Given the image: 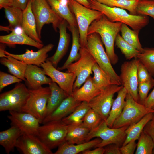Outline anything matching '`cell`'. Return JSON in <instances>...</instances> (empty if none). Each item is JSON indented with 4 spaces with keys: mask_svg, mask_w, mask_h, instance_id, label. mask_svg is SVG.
Here are the masks:
<instances>
[{
    "mask_svg": "<svg viewBox=\"0 0 154 154\" xmlns=\"http://www.w3.org/2000/svg\"><path fill=\"white\" fill-rule=\"evenodd\" d=\"M4 9L6 17L9 23V26L12 29L16 27L21 26L23 10L12 6L6 7Z\"/></svg>",
    "mask_w": 154,
    "mask_h": 154,
    "instance_id": "40",
    "label": "cell"
},
{
    "mask_svg": "<svg viewBox=\"0 0 154 154\" xmlns=\"http://www.w3.org/2000/svg\"><path fill=\"white\" fill-rule=\"evenodd\" d=\"M102 141L99 137L83 143L73 144L66 141L60 145L54 154H77L94 147Z\"/></svg>",
    "mask_w": 154,
    "mask_h": 154,
    "instance_id": "26",
    "label": "cell"
},
{
    "mask_svg": "<svg viewBox=\"0 0 154 154\" xmlns=\"http://www.w3.org/2000/svg\"><path fill=\"white\" fill-rule=\"evenodd\" d=\"M12 6L21 9L23 11L26 8L29 0H11Z\"/></svg>",
    "mask_w": 154,
    "mask_h": 154,
    "instance_id": "50",
    "label": "cell"
},
{
    "mask_svg": "<svg viewBox=\"0 0 154 154\" xmlns=\"http://www.w3.org/2000/svg\"><path fill=\"white\" fill-rule=\"evenodd\" d=\"M117 93V97L114 100L109 116L105 121L108 126L111 128H112L114 122L119 116L125 106L127 92L123 87Z\"/></svg>",
    "mask_w": 154,
    "mask_h": 154,
    "instance_id": "29",
    "label": "cell"
},
{
    "mask_svg": "<svg viewBox=\"0 0 154 154\" xmlns=\"http://www.w3.org/2000/svg\"><path fill=\"white\" fill-rule=\"evenodd\" d=\"M139 1H145V0H153L154 1V0H138Z\"/></svg>",
    "mask_w": 154,
    "mask_h": 154,
    "instance_id": "56",
    "label": "cell"
},
{
    "mask_svg": "<svg viewBox=\"0 0 154 154\" xmlns=\"http://www.w3.org/2000/svg\"><path fill=\"white\" fill-rule=\"evenodd\" d=\"M84 6L91 9L90 3L88 0H75Z\"/></svg>",
    "mask_w": 154,
    "mask_h": 154,
    "instance_id": "54",
    "label": "cell"
},
{
    "mask_svg": "<svg viewBox=\"0 0 154 154\" xmlns=\"http://www.w3.org/2000/svg\"><path fill=\"white\" fill-rule=\"evenodd\" d=\"M46 1L53 11L67 22L69 26L77 27L76 19L70 7L68 0Z\"/></svg>",
    "mask_w": 154,
    "mask_h": 154,
    "instance_id": "22",
    "label": "cell"
},
{
    "mask_svg": "<svg viewBox=\"0 0 154 154\" xmlns=\"http://www.w3.org/2000/svg\"><path fill=\"white\" fill-rule=\"evenodd\" d=\"M137 76L138 83L149 81L153 78L146 67L139 61L137 67Z\"/></svg>",
    "mask_w": 154,
    "mask_h": 154,
    "instance_id": "45",
    "label": "cell"
},
{
    "mask_svg": "<svg viewBox=\"0 0 154 154\" xmlns=\"http://www.w3.org/2000/svg\"><path fill=\"white\" fill-rule=\"evenodd\" d=\"M22 80L15 76L2 71H0V91L5 87L15 83L20 82Z\"/></svg>",
    "mask_w": 154,
    "mask_h": 154,
    "instance_id": "44",
    "label": "cell"
},
{
    "mask_svg": "<svg viewBox=\"0 0 154 154\" xmlns=\"http://www.w3.org/2000/svg\"><path fill=\"white\" fill-rule=\"evenodd\" d=\"M67 28L71 32L72 41V47L69 56L62 66L57 69L60 71L66 69L67 67L74 62L78 60L80 57L79 52L81 45L80 43V34L78 29L74 26H68Z\"/></svg>",
    "mask_w": 154,
    "mask_h": 154,
    "instance_id": "31",
    "label": "cell"
},
{
    "mask_svg": "<svg viewBox=\"0 0 154 154\" xmlns=\"http://www.w3.org/2000/svg\"><path fill=\"white\" fill-rule=\"evenodd\" d=\"M68 127L62 120L50 121L39 126L37 136L52 150L65 141Z\"/></svg>",
    "mask_w": 154,
    "mask_h": 154,
    "instance_id": "5",
    "label": "cell"
},
{
    "mask_svg": "<svg viewBox=\"0 0 154 154\" xmlns=\"http://www.w3.org/2000/svg\"><path fill=\"white\" fill-rule=\"evenodd\" d=\"M152 112H154V110L147 108L137 102L127 93L125 106L112 128H118L129 126L138 121L147 114Z\"/></svg>",
    "mask_w": 154,
    "mask_h": 154,
    "instance_id": "6",
    "label": "cell"
},
{
    "mask_svg": "<svg viewBox=\"0 0 154 154\" xmlns=\"http://www.w3.org/2000/svg\"><path fill=\"white\" fill-rule=\"evenodd\" d=\"M99 2L111 7H117L128 10L130 14L137 15L136 8L138 0H96Z\"/></svg>",
    "mask_w": 154,
    "mask_h": 154,
    "instance_id": "35",
    "label": "cell"
},
{
    "mask_svg": "<svg viewBox=\"0 0 154 154\" xmlns=\"http://www.w3.org/2000/svg\"><path fill=\"white\" fill-rule=\"evenodd\" d=\"M46 75L56 83L68 95H72L74 81L76 78L73 73L64 72L56 69L48 60L40 66Z\"/></svg>",
    "mask_w": 154,
    "mask_h": 154,
    "instance_id": "14",
    "label": "cell"
},
{
    "mask_svg": "<svg viewBox=\"0 0 154 154\" xmlns=\"http://www.w3.org/2000/svg\"><path fill=\"white\" fill-rule=\"evenodd\" d=\"M70 7L76 18L80 34L81 47L86 48L88 28L95 20L104 14L88 8L75 0H68Z\"/></svg>",
    "mask_w": 154,
    "mask_h": 154,
    "instance_id": "4",
    "label": "cell"
},
{
    "mask_svg": "<svg viewBox=\"0 0 154 154\" xmlns=\"http://www.w3.org/2000/svg\"><path fill=\"white\" fill-rule=\"evenodd\" d=\"M123 87L112 84L108 86L88 103L91 108L96 111L103 120L107 119L114 101V94Z\"/></svg>",
    "mask_w": 154,
    "mask_h": 154,
    "instance_id": "12",
    "label": "cell"
},
{
    "mask_svg": "<svg viewBox=\"0 0 154 154\" xmlns=\"http://www.w3.org/2000/svg\"><path fill=\"white\" fill-rule=\"evenodd\" d=\"M122 24L121 22L112 21L103 14L91 23L88 30L87 35L94 33L100 35L106 52L113 65L117 64L119 60L114 52V44Z\"/></svg>",
    "mask_w": 154,
    "mask_h": 154,
    "instance_id": "1",
    "label": "cell"
},
{
    "mask_svg": "<svg viewBox=\"0 0 154 154\" xmlns=\"http://www.w3.org/2000/svg\"><path fill=\"white\" fill-rule=\"evenodd\" d=\"M154 143L151 137L143 131L138 139L135 154L153 153Z\"/></svg>",
    "mask_w": 154,
    "mask_h": 154,
    "instance_id": "37",
    "label": "cell"
},
{
    "mask_svg": "<svg viewBox=\"0 0 154 154\" xmlns=\"http://www.w3.org/2000/svg\"><path fill=\"white\" fill-rule=\"evenodd\" d=\"M29 94V90L23 83H17L10 90L0 95V111H20Z\"/></svg>",
    "mask_w": 154,
    "mask_h": 154,
    "instance_id": "11",
    "label": "cell"
},
{
    "mask_svg": "<svg viewBox=\"0 0 154 154\" xmlns=\"http://www.w3.org/2000/svg\"><path fill=\"white\" fill-rule=\"evenodd\" d=\"M103 120L98 114L91 108L85 115L82 122L85 126L91 130L98 126Z\"/></svg>",
    "mask_w": 154,
    "mask_h": 154,
    "instance_id": "41",
    "label": "cell"
},
{
    "mask_svg": "<svg viewBox=\"0 0 154 154\" xmlns=\"http://www.w3.org/2000/svg\"><path fill=\"white\" fill-rule=\"evenodd\" d=\"M143 104L147 108L154 110V86L153 90L148 96Z\"/></svg>",
    "mask_w": 154,
    "mask_h": 154,
    "instance_id": "49",
    "label": "cell"
},
{
    "mask_svg": "<svg viewBox=\"0 0 154 154\" xmlns=\"http://www.w3.org/2000/svg\"><path fill=\"white\" fill-rule=\"evenodd\" d=\"M88 1L91 9L101 12L112 21L124 23L133 30L140 31L149 23V18L148 16L132 15L124 9L109 7L96 0Z\"/></svg>",
    "mask_w": 154,
    "mask_h": 154,
    "instance_id": "2",
    "label": "cell"
},
{
    "mask_svg": "<svg viewBox=\"0 0 154 154\" xmlns=\"http://www.w3.org/2000/svg\"><path fill=\"white\" fill-rule=\"evenodd\" d=\"M68 25L67 22L64 19L60 24L58 27L60 37L57 49L52 56L47 59L56 68L59 62L66 54L68 49L70 41V35L67 32Z\"/></svg>",
    "mask_w": 154,
    "mask_h": 154,
    "instance_id": "18",
    "label": "cell"
},
{
    "mask_svg": "<svg viewBox=\"0 0 154 154\" xmlns=\"http://www.w3.org/2000/svg\"><path fill=\"white\" fill-rule=\"evenodd\" d=\"M12 6L11 0H0V9Z\"/></svg>",
    "mask_w": 154,
    "mask_h": 154,
    "instance_id": "52",
    "label": "cell"
},
{
    "mask_svg": "<svg viewBox=\"0 0 154 154\" xmlns=\"http://www.w3.org/2000/svg\"><path fill=\"white\" fill-rule=\"evenodd\" d=\"M81 102L76 100L72 95L68 96L52 113L44 118L42 123L62 120L71 113Z\"/></svg>",
    "mask_w": 154,
    "mask_h": 154,
    "instance_id": "20",
    "label": "cell"
},
{
    "mask_svg": "<svg viewBox=\"0 0 154 154\" xmlns=\"http://www.w3.org/2000/svg\"><path fill=\"white\" fill-rule=\"evenodd\" d=\"M105 149L104 147H98L92 150L88 149L82 152L83 154H103Z\"/></svg>",
    "mask_w": 154,
    "mask_h": 154,
    "instance_id": "51",
    "label": "cell"
},
{
    "mask_svg": "<svg viewBox=\"0 0 154 154\" xmlns=\"http://www.w3.org/2000/svg\"><path fill=\"white\" fill-rule=\"evenodd\" d=\"M0 63L7 67L9 72L17 78L26 81L25 74L27 65L11 56L1 58Z\"/></svg>",
    "mask_w": 154,
    "mask_h": 154,
    "instance_id": "30",
    "label": "cell"
},
{
    "mask_svg": "<svg viewBox=\"0 0 154 154\" xmlns=\"http://www.w3.org/2000/svg\"><path fill=\"white\" fill-rule=\"evenodd\" d=\"M48 85L51 93L47 102L45 117L52 113L69 96L56 83L52 81Z\"/></svg>",
    "mask_w": 154,
    "mask_h": 154,
    "instance_id": "27",
    "label": "cell"
},
{
    "mask_svg": "<svg viewBox=\"0 0 154 154\" xmlns=\"http://www.w3.org/2000/svg\"><path fill=\"white\" fill-rule=\"evenodd\" d=\"M129 126H125L118 128L109 127L105 121L103 120L96 127L90 130L86 142L90 141L94 137H99L101 141L94 148L104 147L110 144H115L121 147L127 136L125 131Z\"/></svg>",
    "mask_w": 154,
    "mask_h": 154,
    "instance_id": "8",
    "label": "cell"
},
{
    "mask_svg": "<svg viewBox=\"0 0 154 154\" xmlns=\"http://www.w3.org/2000/svg\"><path fill=\"white\" fill-rule=\"evenodd\" d=\"M104 147L105 154H121L120 147L115 144H110Z\"/></svg>",
    "mask_w": 154,
    "mask_h": 154,
    "instance_id": "48",
    "label": "cell"
},
{
    "mask_svg": "<svg viewBox=\"0 0 154 154\" xmlns=\"http://www.w3.org/2000/svg\"><path fill=\"white\" fill-rule=\"evenodd\" d=\"M121 36L127 42L142 52L144 48L140 43L139 38V31L131 30L127 25L122 23L121 29Z\"/></svg>",
    "mask_w": 154,
    "mask_h": 154,
    "instance_id": "34",
    "label": "cell"
},
{
    "mask_svg": "<svg viewBox=\"0 0 154 154\" xmlns=\"http://www.w3.org/2000/svg\"><path fill=\"white\" fill-rule=\"evenodd\" d=\"M80 57L74 63H72L66 68V72L74 73L76 76L73 91L80 88L86 79L92 73V68L96 62L86 48L81 47Z\"/></svg>",
    "mask_w": 154,
    "mask_h": 154,
    "instance_id": "10",
    "label": "cell"
},
{
    "mask_svg": "<svg viewBox=\"0 0 154 154\" xmlns=\"http://www.w3.org/2000/svg\"><path fill=\"white\" fill-rule=\"evenodd\" d=\"M43 69L38 66L28 65L25 74V77L29 89H37L44 84H49L52 82L50 78L47 77Z\"/></svg>",
    "mask_w": 154,
    "mask_h": 154,
    "instance_id": "19",
    "label": "cell"
},
{
    "mask_svg": "<svg viewBox=\"0 0 154 154\" xmlns=\"http://www.w3.org/2000/svg\"><path fill=\"white\" fill-rule=\"evenodd\" d=\"M136 141H130L124 145L120 147L121 154H133L136 149L137 143Z\"/></svg>",
    "mask_w": 154,
    "mask_h": 154,
    "instance_id": "46",
    "label": "cell"
},
{
    "mask_svg": "<svg viewBox=\"0 0 154 154\" xmlns=\"http://www.w3.org/2000/svg\"><path fill=\"white\" fill-rule=\"evenodd\" d=\"M153 113L147 114L138 121L128 127L125 131L127 136L122 146L131 141L138 140L145 127L152 118Z\"/></svg>",
    "mask_w": 154,
    "mask_h": 154,
    "instance_id": "32",
    "label": "cell"
},
{
    "mask_svg": "<svg viewBox=\"0 0 154 154\" xmlns=\"http://www.w3.org/2000/svg\"><path fill=\"white\" fill-rule=\"evenodd\" d=\"M143 131L151 137L154 143V112L152 118L146 125ZM153 153L154 154V148Z\"/></svg>",
    "mask_w": 154,
    "mask_h": 154,
    "instance_id": "47",
    "label": "cell"
},
{
    "mask_svg": "<svg viewBox=\"0 0 154 154\" xmlns=\"http://www.w3.org/2000/svg\"><path fill=\"white\" fill-rule=\"evenodd\" d=\"M139 60L136 58L124 62L121 67L119 77L122 85L127 90V93L138 102L137 76V67Z\"/></svg>",
    "mask_w": 154,
    "mask_h": 154,
    "instance_id": "13",
    "label": "cell"
},
{
    "mask_svg": "<svg viewBox=\"0 0 154 154\" xmlns=\"http://www.w3.org/2000/svg\"><path fill=\"white\" fill-rule=\"evenodd\" d=\"M90 131L82 122L68 125L65 141L73 144L83 143L86 142Z\"/></svg>",
    "mask_w": 154,
    "mask_h": 154,
    "instance_id": "25",
    "label": "cell"
},
{
    "mask_svg": "<svg viewBox=\"0 0 154 154\" xmlns=\"http://www.w3.org/2000/svg\"><path fill=\"white\" fill-rule=\"evenodd\" d=\"M12 29L9 26H0V31H4L7 32H9V31H12Z\"/></svg>",
    "mask_w": 154,
    "mask_h": 154,
    "instance_id": "55",
    "label": "cell"
},
{
    "mask_svg": "<svg viewBox=\"0 0 154 154\" xmlns=\"http://www.w3.org/2000/svg\"><path fill=\"white\" fill-rule=\"evenodd\" d=\"M92 71L94 73V76L92 77L93 82L101 90L108 86L113 84L109 76L96 62L93 65Z\"/></svg>",
    "mask_w": 154,
    "mask_h": 154,
    "instance_id": "36",
    "label": "cell"
},
{
    "mask_svg": "<svg viewBox=\"0 0 154 154\" xmlns=\"http://www.w3.org/2000/svg\"><path fill=\"white\" fill-rule=\"evenodd\" d=\"M54 46L53 44H49L35 52L27 49L24 53L20 54H12L6 50L5 53L6 55L13 57L27 65H34L39 66L46 61L48 56V53Z\"/></svg>",
    "mask_w": 154,
    "mask_h": 154,
    "instance_id": "17",
    "label": "cell"
},
{
    "mask_svg": "<svg viewBox=\"0 0 154 154\" xmlns=\"http://www.w3.org/2000/svg\"><path fill=\"white\" fill-rule=\"evenodd\" d=\"M136 13L137 15L149 16L154 20V1H139Z\"/></svg>",
    "mask_w": 154,
    "mask_h": 154,
    "instance_id": "42",
    "label": "cell"
},
{
    "mask_svg": "<svg viewBox=\"0 0 154 154\" xmlns=\"http://www.w3.org/2000/svg\"><path fill=\"white\" fill-rule=\"evenodd\" d=\"M136 58L146 67L151 76H154V48H144Z\"/></svg>",
    "mask_w": 154,
    "mask_h": 154,
    "instance_id": "38",
    "label": "cell"
},
{
    "mask_svg": "<svg viewBox=\"0 0 154 154\" xmlns=\"http://www.w3.org/2000/svg\"><path fill=\"white\" fill-rule=\"evenodd\" d=\"M8 118L11 125L18 128L23 133L37 136L39 127V120L32 115L21 111H9Z\"/></svg>",
    "mask_w": 154,
    "mask_h": 154,
    "instance_id": "15",
    "label": "cell"
},
{
    "mask_svg": "<svg viewBox=\"0 0 154 154\" xmlns=\"http://www.w3.org/2000/svg\"><path fill=\"white\" fill-rule=\"evenodd\" d=\"M115 44L120 50L122 54L127 60L136 58L138 54L140 52L132 46L126 42L119 33L117 35Z\"/></svg>",
    "mask_w": 154,
    "mask_h": 154,
    "instance_id": "39",
    "label": "cell"
},
{
    "mask_svg": "<svg viewBox=\"0 0 154 154\" xmlns=\"http://www.w3.org/2000/svg\"><path fill=\"white\" fill-rule=\"evenodd\" d=\"M29 90L28 97L20 111L32 115L39 120L40 124L42 123L46 116L50 89L49 87L42 86L37 89Z\"/></svg>",
    "mask_w": 154,
    "mask_h": 154,
    "instance_id": "7",
    "label": "cell"
},
{
    "mask_svg": "<svg viewBox=\"0 0 154 154\" xmlns=\"http://www.w3.org/2000/svg\"><path fill=\"white\" fill-rule=\"evenodd\" d=\"M32 0H29L26 8L23 11L21 26L29 37L36 42L42 44L37 32L36 21L32 9Z\"/></svg>",
    "mask_w": 154,
    "mask_h": 154,
    "instance_id": "21",
    "label": "cell"
},
{
    "mask_svg": "<svg viewBox=\"0 0 154 154\" xmlns=\"http://www.w3.org/2000/svg\"><path fill=\"white\" fill-rule=\"evenodd\" d=\"M22 133L18 128L13 125L0 132V144L7 154L13 151L18 139Z\"/></svg>",
    "mask_w": 154,
    "mask_h": 154,
    "instance_id": "28",
    "label": "cell"
},
{
    "mask_svg": "<svg viewBox=\"0 0 154 154\" xmlns=\"http://www.w3.org/2000/svg\"><path fill=\"white\" fill-rule=\"evenodd\" d=\"M15 147L23 154H52L36 135L22 133L18 139Z\"/></svg>",
    "mask_w": 154,
    "mask_h": 154,
    "instance_id": "16",
    "label": "cell"
},
{
    "mask_svg": "<svg viewBox=\"0 0 154 154\" xmlns=\"http://www.w3.org/2000/svg\"><path fill=\"white\" fill-rule=\"evenodd\" d=\"M154 86V79L153 78L149 81L138 83V91L139 103L143 104L148 96L149 91Z\"/></svg>",
    "mask_w": 154,
    "mask_h": 154,
    "instance_id": "43",
    "label": "cell"
},
{
    "mask_svg": "<svg viewBox=\"0 0 154 154\" xmlns=\"http://www.w3.org/2000/svg\"><path fill=\"white\" fill-rule=\"evenodd\" d=\"M101 91L94 84L92 77L90 76L81 87L73 91L72 95L78 101L89 102L98 95Z\"/></svg>",
    "mask_w": 154,
    "mask_h": 154,
    "instance_id": "23",
    "label": "cell"
},
{
    "mask_svg": "<svg viewBox=\"0 0 154 154\" xmlns=\"http://www.w3.org/2000/svg\"><path fill=\"white\" fill-rule=\"evenodd\" d=\"M91 108L88 102H82L71 113L62 120L67 125L82 122L85 115Z\"/></svg>",
    "mask_w": 154,
    "mask_h": 154,
    "instance_id": "33",
    "label": "cell"
},
{
    "mask_svg": "<svg viewBox=\"0 0 154 154\" xmlns=\"http://www.w3.org/2000/svg\"><path fill=\"white\" fill-rule=\"evenodd\" d=\"M0 48V57L1 58L6 57L7 55H6L5 53V45L4 44L1 43Z\"/></svg>",
    "mask_w": 154,
    "mask_h": 154,
    "instance_id": "53",
    "label": "cell"
},
{
    "mask_svg": "<svg viewBox=\"0 0 154 154\" xmlns=\"http://www.w3.org/2000/svg\"><path fill=\"white\" fill-rule=\"evenodd\" d=\"M31 8L36 21L37 32L40 38L42 30L45 24L51 23L57 31L63 19L53 11L46 0H32Z\"/></svg>",
    "mask_w": 154,
    "mask_h": 154,
    "instance_id": "9",
    "label": "cell"
},
{
    "mask_svg": "<svg viewBox=\"0 0 154 154\" xmlns=\"http://www.w3.org/2000/svg\"><path fill=\"white\" fill-rule=\"evenodd\" d=\"M102 43L100 35L93 33L87 35L86 48L99 66L109 76L113 84L121 86L119 76L113 69Z\"/></svg>",
    "mask_w": 154,
    "mask_h": 154,
    "instance_id": "3",
    "label": "cell"
},
{
    "mask_svg": "<svg viewBox=\"0 0 154 154\" xmlns=\"http://www.w3.org/2000/svg\"><path fill=\"white\" fill-rule=\"evenodd\" d=\"M0 42L9 45L16 44L27 45L40 49L44 46L43 44L38 43L29 37L23 32H11L7 35L0 36Z\"/></svg>",
    "mask_w": 154,
    "mask_h": 154,
    "instance_id": "24",
    "label": "cell"
}]
</instances>
